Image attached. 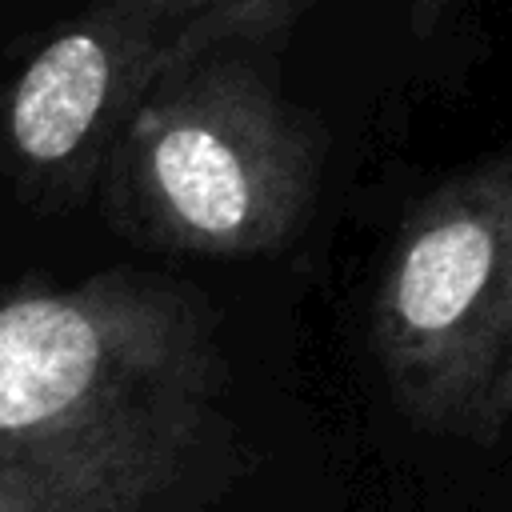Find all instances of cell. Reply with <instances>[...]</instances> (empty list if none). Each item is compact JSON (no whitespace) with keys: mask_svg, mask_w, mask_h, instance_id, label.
<instances>
[{"mask_svg":"<svg viewBox=\"0 0 512 512\" xmlns=\"http://www.w3.org/2000/svg\"><path fill=\"white\" fill-rule=\"evenodd\" d=\"M288 24H236L148 88L100 176L124 236L172 256L256 260L304 228L324 136L264 64Z\"/></svg>","mask_w":512,"mask_h":512,"instance_id":"6da1fadb","label":"cell"},{"mask_svg":"<svg viewBox=\"0 0 512 512\" xmlns=\"http://www.w3.org/2000/svg\"><path fill=\"white\" fill-rule=\"evenodd\" d=\"M396 412L492 444L512 420V148L452 176L400 224L372 300Z\"/></svg>","mask_w":512,"mask_h":512,"instance_id":"7a4b0ae2","label":"cell"},{"mask_svg":"<svg viewBox=\"0 0 512 512\" xmlns=\"http://www.w3.org/2000/svg\"><path fill=\"white\" fill-rule=\"evenodd\" d=\"M220 392L216 316L184 280L116 268L0 300V436L216 408Z\"/></svg>","mask_w":512,"mask_h":512,"instance_id":"3957f363","label":"cell"},{"mask_svg":"<svg viewBox=\"0 0 512 512\" xmlns=\"http://www.w3.org/2000/svg\"><path fill=\"white\" fill-rule=\"evenodd\" d=\"M308 0H92L32 52L4 96L0 136L32 196L80 200L148 88L188 52L248 20H296Z\"/></svg>","mask_w":512,"mask_h":512,"instance_id":"277c9868","label":"cell"},{"mask_svg":"<svg viewBox=\"0 0 512 512\" xmlns=\"http://www.w3.org/2000/svg\"><path fill=\"white\" fill-rule=\"evenodd\" d=\"M220 444V408L0 436V512H168Z\"/></svg>","mask_w":512,"mask_h":512,"instance_id":"5b68a950","label":"cell"},{"mask_svg":"<svg viewBox=\"0 0 512 512\" xmlns=\"http://www.w3.org/2000/svg\"><path fill=\"white\" fill-rule=\"evenodd\" d=\"M448 4H452V0H412V28H416L420 36H428V32L440 24V16H444Z\"/></svg>","mask_w":512,"mask_h":512,"instance_id":"8992f818","label":"cell"}]
</instances>
